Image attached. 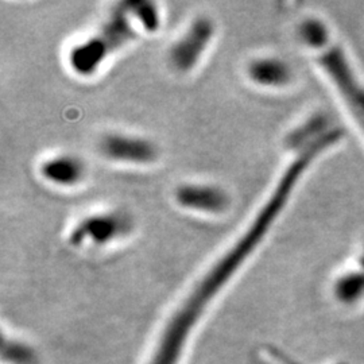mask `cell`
<instances>
[{"mask_svg": "<svg viewBox=\"0 0 364 364\" xmlns=\"http://www.w3.org/2000/svg\"><path fill=\"white\" fill-rule=\"evenodd\" d=\"M299 36L309 46L320 49L318 61L341 96L347 109L364 135V84L353 72L347 57L336 46H329L326 26L318 21H305L299 27Z\"/></svg>", "mask_w": 364, "mask_h": 364, "instance_id": "cell-1", "label": "cell"}, {"mask_svg": "<svg viewBox=\"0 0 364 364\" xmlns=\"http://www.w3.org/2000/svg\"><path fill=\"white\" fill-rule=\"evenodd\" d=\"M134 3H123L100 28V31L88 41L82 42L70 52V65L78 75H92L105 57L135 36L130 15Z\"/></svg>", "mask_w": 364, "mask_h": 364, "instance_id": "cell-2", "label": "cell"}, {"mask_svg": "<svg viewBox=\"0 0 364 364\" xmlns=\"http://www.w3.org/2000/svg\"><path fill=\"white\" fill-rule=\"evenodd\" d=\"M215 26L208 18H198L192 23L181 39H178L170 49L169 58L171 65L180 72L191 70L203 53L205 52L210 39L213 37Z\"/></svg>", "mask_w": 364, "mask_h": 364, "instance_id": "cell-3", "label": "cell"}, {"mask_svg": "<svg viewBox=\"0 0 364 364\" xmlns=\"http://www.w3.org/2000/svg\"><path fill=\"white\" fill-rule=\"evenodd\" d=\"M131 221L127 216L108 213L96 215L81 221L70 235V242L80 246L84 242L105 245L130 231Z\"/></svg>", "mask_w": 364, "mask_h": 364, "instance_id": "cell-4", "label": "cell"}, {"mask_svg": "<svg viewBox=\"0 0 364 364\" xmlns=\"http://www.w3.org/2000/svg\"><path fill=\"white\" fill-rule=\"evenodd\" d=\"M100 147L108 158L122 162L147 164L154 161L156 156V146L147 139L122 134L107 135Z\"/></svg>", "mask_w": 364, "mask_h": 364, "instance_id": "cell-5", "label": "cell"}, {"mask_svg": "<svg viewBox=\"0 0 364 364\" xmlns=\"http://www.w3.org/2000/svg\"><path fill=\"white\" fill-rule=\"evenodd\" d=\"M176 200L183 208L207 213H220L230 205L228 195L215 185H182Z\"/></svg>", "mask_w": 364, "mask_h": 364, "instance_id": "cell-6", "label": "cell"}, {"mask_svg": "<svg viewBox=\"0 0 364 364\" xmlns=\"http://www.w3.org/2000/svg\"><path fill=\"white\" fill-rule=\"evenodd\" d=\"M42 176L55 185L69 186L77 183L84 176V164L72 156H60L46 161L42 168Z\"/></svg>", "mask_w": 364, "mask_h": 364, "instance_id": "cell-7", "label": "cell"}, {"mask_svg": "<svg viewBox=\"0 0 364 364\" xmlns=\"http://www.w3.org/2000/svg\"><path fill=\"white\" fill-rule=\"evenodd\" d=\"M248 75L257 84L266 87H279L291 77L290 68L277 58H260L248 66Z\"/></svg>", "mask_w": 364, "mask_h": 364, "instance_id": "cell-8", "label": "cell"}]
</instances>
